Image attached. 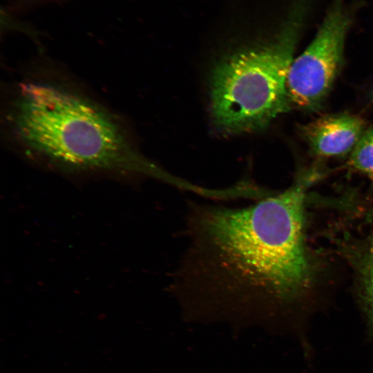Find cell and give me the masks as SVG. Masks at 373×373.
Instances as JSON below:
<instances>
[{"mask_svg": "<svg viewBox=\"0 0 373 373\" xmlns=\"http://www.w3.org/2000/svg\"><path fill=\"white\" fill-rule=\"evenodd\" d=\"M311 180L241 207L191 202L175 291L240 302L302 297L313 280L304 235Z\"/></svg>", "mask_w": 373, "mask_h": 373, "instance_id": "cell-1", "label": "cell"}, {"mask_svg": "<svg viewBox=\"0 0 373 373\" xmlns=\"http://www.w3.org/2000/svg\"><path fill=\"white\" fill-rule=\"evenodd\" d=\"M9 120L23 149L60 169L140 173L173 186L178 182L177 177L138 153L109 111L60 86L22 84Z\"/></svg>", "mask_w": 373, "mask_h": 373, "instance_id": "cell-2", "label": "cell"}, {"mask_svg": "<svg viewBox=\"0 0 373 373\" xmlns=\"http://www.w3.org/2000/svg\"><path fill=\"white\" fill-rule=\"evenodd\" d=\"M312 3L294 0L271 36L242 45L214 64L210 114L218 131L231 135L260 131L289 109L287 76Z\"/></svg>", "mask_w": 373, "mask_h": 373, "instance_id": "cell-3", "label": "cell"}, {"mask_svg": "<svg viewBox=\"0 0 373 373\" xmlns=\"http://www.w3.org/2000/svg\"><path fill=\"white\" fill-rule=\"evenodd\" d=\"M358 7L332 0L314 38L290 66L287 88L290 102L306 111L319 108L341 68L345 43Z\"/></svg>", "mask_w": 373, "mask_h": 373, "instance_id": "cell-4", "label": "cell"}, {"mask_svg": "<svg viewBox=\"0 0 373 373\" xmlns=\"http://www.w3.org/2000/svg\"><path fill=\"white\" fill-rule=\"evenodd\" d=\"M364 122L350 114L320 117L301 131L312 152L321 157L341 156L352 152L362 135Z\"/></svg>", "mask_w": 373, "mask_h": 373, "instance_id": "cell-5", "label": "cell"}, {"mask_svg": "<svg viewBox=\"0 0 373 373\" xmlns=\"http://www.w3.org/2000/svg\"><path fill=\"white\" fill-rule=\"evenodd\" d=\"M350 163L373 182V126L363 133L351 152Z\"/></svg>", "mask_w": 373, "mask_h": 373, "instance_id": "cell-6", "label": "cell"}, {"mask_svg": "<svg viewBox=\"0 0 373 373\" xmlns=\"http://www.w3.org/2000/svg\"><path fill=\"white\" fill-rule=\"evenodd\" d=\"M372 322H373V318H372Z\"/></svg>", "mask_w": 373, "mask_h": 373, "instance_id": "cell-7", "label": "cell"}]
</instances>
